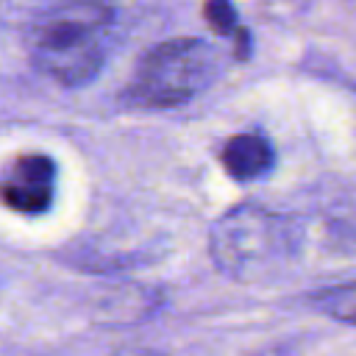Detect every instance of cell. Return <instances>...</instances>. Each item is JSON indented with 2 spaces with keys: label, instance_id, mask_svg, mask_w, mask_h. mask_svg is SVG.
<instances>
[{
  "label": "cell",
  "instance_id": "cell-8",
  "mask_svg": "<svg viewBox=\"0 0 356 356\" xmlns=\"http://www.w3.org/2000/svg\"><path fill=\"white\" fill-rule=\"evenodd\" d=\"M111 356H164V353L156 348H145V345H125V348L114 350Z\"/></svg>",
  "mask_w": 356,
  "mask_h": 356
},
{
  "label": "cell",
  "instance_id": "cell-4",
  "mask_svg": "<svg viewBox=\"0 0 356 356\" xmlns=\"http://www.w3.org/2000/svg\"><path fill=\"white\" fill-rule=\"evenodd\" d=\"M0 195L17 214H44L56 197V161L44 153H19L6 167Z\"/></svg>",
  "mask_w": 356,
  "mask_h": 356
},
{
  "label": "cell",
  "instance_id": "cell-5",
  "mask_svg": "<svg viewBox=\"0 0 356 356\" xmlns=\"http://www.w3.org/2000/svg\"><path fill=\"white\" fill-rule=\"evenodd\" d=\"M220 161L234 181H256L273 170L275 150L267 136L248 131L225 139V145L220 147Z\"/></svg>",
  "mask_w": 356,
  "mask_h": 356
},
{
  "label": "cell",
  "instance_id": "cell-6",
  "mask_svg": "<svg viewBox=\"0 0 356 356\" xmlns=\"http://www.w3.org/2000/svg\"><path fill=\"white\" fill-rule=\"evenodd\" d=\"M203 19L206 25L220 33V36H234L236 39V58H248V42H250V33L248 28L239 22V14H236V6L231 0H206L203 3Z\"/></svg>",
  "mask_w": 356,
  "mask_h": 356
},
{
  "label": "cell",
  "instance_id": "cell-3",
  "mask_svg": "<svg viewBox=\"0 0 356 356\" xmlns=\"http://www.w3.org/2000/svg\"><path fill=\"white\" fill-rule=\"evenodd\" d=\"M217 50L197 36L153 44L136 64L128 97L145 108H170L200 95L217 75Z\"/></svg>",
  "mask_w": 356,
  "mask_h": 356
},
{
  "label": "cell",
  "instance_id": "cell-2",
  "mask_svg": "<svg viewBox=\"0 0 356 356\" xmlns=\"http://www.w3.org/2000/svg\"><path fill=\"white\" fill-rule=\"evenodd\" d=\"M300 231L289 214L259 203H239L214 220L209 256L234 281H270L281 275L298 253Z\"/></svg>",
  "mask_w": 356,
  "mask_h": 356
},
{
  "label": "cell",
  "instance_id": "cell-7",
  "mask_svg": "<svg viewBox=\"0 0 356 356\" xmlns=\"http://www.w3.org/2000/svg\"><path fill=\"white\" fill-rule=\"evenodd\" d=\"M314 303L325 314H331V317H337L342 323L356 325V284H342V286L323 289L320 295H314Z\"/></svg>",
  "mask_w": 356,
  "mask_h": 356
},
{
  "label": "cell",
  "instance_id": "cell-1",
  "mask_svg": "<svg viewBox=\"0 0 356 356\" xmlns=\"http://www.w3.org/2000/svg\"><path fill=\"white\" fill-rule=\"evenodd\" d=\"M114 14L106 0H58L28 28V53L39 72L64 83H89L108 53Z\"/></svg>",
  "mask_w": 356,
  "mask_h": 356
}]
</instances>
